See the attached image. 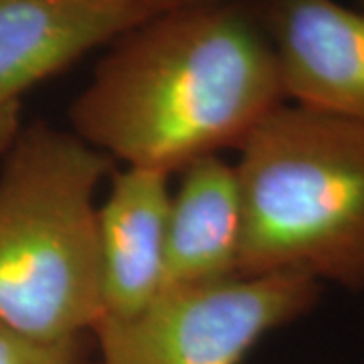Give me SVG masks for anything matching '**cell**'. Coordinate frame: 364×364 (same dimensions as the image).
I'll use <instances>...</instances> for the list:
<instances>
[{
    "instance_id": "obj_11",
    "label": "cell",
    "mask_w": 364,
    "mask_h": 364,
    "mask_svg": "<svg viewBox=\"0 0 364 364\" xmlns=\"http://www.w3.org/2000/svg\"><path fill=\"white\" fill-rule=\"evenodd\" d=\"M168 2H174V4H191V2H200V0H168Z\"/></svg>"
},
{
    "instance_id": "obj_4",
    "label": "cell",
    "mask_w": 364,
    "mask_h": 364,
    "mask_svg": "<svg viewBox=\"0 0 364 364\" xmlns=\"http://www.w3.org/2000/svg\"><path fill=\"white\" fill-rule=\"evenodd\" d=\"M318 282L291 273L166 287L128 318L93 326L100 364H241L269 332L310 314Z\"/></svg>"
},
{
    "instance_id": "obj_1",
    "label": "cell",
    "mask_w": 364,
    "mask_h": 364,
    "mask_svg": "<svg viewBox=\"0 0 364 364\" xmlns=\"http://www.w3.org/2000/svg\"><path fill=\"white\" fill-rule=\"evenodd\" d=\"M284 102L265 26L241 6L200 0L117 37L73 100L69 122L114 162L172 174L239 150Z\"/></svg>"
},
{
    "instance_id": "obj_3",
    "label": "cell",
    "mask_w": 364,
    "mask_h": 364,
    "mask_svg": "<svg viewBox=\"0 0 364 364\" xmlns=\"http://www.w3.org/2000/svg\"><path fill=\"white\" fill-rule=\"evenodd\" d=\"M0 160V322L79 340L102 318L95 196L114 160L45 122L21 126Z\"/></svg>"
},
{
    "instance_id": "obj_5",
    "label": "cell",
    "mask_w": 364,
    "mask_h": 364,
    "mask_svg": "<svg viewBox=\"0 0 364 364\" xmlns=\"http://www.w3.org/2000/svg\"><path fill=\"white\" fill-rule=\"evenodd\" d=\"M265 31L286 102L364 124V9L269 0Z\"/></svg>"
},
{
    "instance_id": "obj_2",
    "label": "cell",
    "mask_w": 364,
    "mask_h": 364,
    "mask_svg": "<svg viewBox=\"0 0 364 364\" xmlns=\"http://www.w3.org/2000/svg\"><path fill=\"white\" fill-rule=\"evenodd\" d=\"M239 273L364 289V124L284 102L239 146Z\"/></svg>"
},
{
    "instance_id": "obj_10",
    "label": "cell",
    "mask_w": 364,
    "mask_h": 364,
    "mask_svg": "<svg viewBox=\"0 0 364 364\" xmlns=\"http://www.w3.org/2000/svg\"><path fill=\"white\" fill-rule=\"evenodd\" d=\"M18 130H21V104L11 105L0 112V158L4 156L6 148L11 146Z\"/></svg>"
},
{
    "instance_id": "obj_6",
    "label": "cell",
    "mask_w": 364,
    "mask_h": 364,
    "mask_svg": "<svg viewBox=\"0 0 364 364\" xmlns=\"http://www.w3.org/2000/svg\"><path fill=\"white\" fill-rule=\"evenodd\" d=\"M174 6L168 0H0V112L97 47Z\"/></svg>"
},
{
    "instance_id": "obj_8",
    "label": "cell",
    "mask_w": 364,
    "mask_h": 364,
    "mask_svg": "<svg viewBox=\"0 0 364 364\" xmlns=\"http://www.w3.org/2000/svg\"><path fill=\"white\" fill-rule=\"evenodd\" d=\"M166 219V287L200 286L239 273L243 200L235 164L221 154L178 170Z\"/></svg>"
},
{
    "instance_id": "obj_12",
    "label": "cell",
    "mask_w": 364,
    "mask_h": 364,
    "mask_svg": "<svg viewBox=\"0 0 364 364\" xmlns=\"http://www.w3.org/2000/svg\"><path fill=\"white\" fill-rule=\"evenodd\" d=\"M363 2H364V0H363Z\"/></svg>"
},
{
    "instance_id": "obj_7",
    "label": "cell",
    "mask_w": 364,
    "mask_h": 364,
    "mask_svg": "<svg viewBox=\"0 0 364 364\" xmlns=\"http://www.w3.org/2000/svg\"><path fill=\"white\" fill-rule=\"evenodd\" d=\"M168 203L166 172L138 166L112 172L97 205L102 318H128L164 289Z\"/></svg>"
},
{
    "instance_id": "obj_9",
    "label": "cell",
    "mask_w": 364,
    "mask_h": 364,
    "mask_svg": "<svg viewBox=\"0 0 364 364\" xmlns=\"http://www.w3.org/2000/svg\"><path fill=\"white\" fill-rule=\"evenodd\" d=\"M0 364H85L81 338L39 342L0 322Z\"/></svg>"
}]
</instances>
